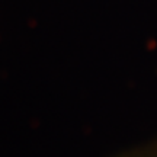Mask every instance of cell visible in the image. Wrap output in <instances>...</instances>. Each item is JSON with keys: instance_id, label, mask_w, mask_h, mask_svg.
<instances>
[{"instance_id": "1", "label": "cell", "mask_w": 157, "mask_h": 157, "mask_svg": "<svg viewBox=\"0 0 157 157\" xmlns=\"http://www.w3.org/2000/svg\"><path fill=\"white\" fill-rule=\"evenodd\" d=\"M115 157H157V140L144 143V144L137 146L131 150L119 153Z\"/></svg>"}]
</instances>
